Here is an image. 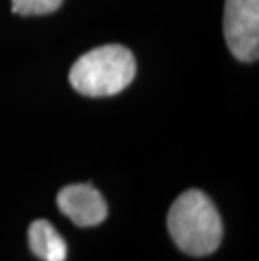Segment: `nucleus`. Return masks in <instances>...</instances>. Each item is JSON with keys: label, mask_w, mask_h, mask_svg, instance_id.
Returning <instances> with one entry per match:
<instances>
[{"label": "nucleus", "mask_w": 259, "mask_h": 261, "mask_svg": "<svg viewBox=\"0 0 259 261\" xmlns=\"http://www.w3.org/2000/svg\"><path fill=\"white\" fill-rule=\"evenodd\" d=\"M175 244L190 256H207L222 241V219L214 202L199 189H189L175 199L167 218Z\"/></svg>", "instance_id": "nucleus-1"}, {"label": "nucleus", "mask_w": 259, "mask_h": 261, "mask_svg": "<svg viewBox=\"0 0 259 261\" xmlns=\"http://www.w3.org/2000/svg\"><path fill=\"white\" fill-rule=\"evenodd\" d=\"M136 63L130 49L120 44L91 49L73 64L69 83L76 91L91 98L113 96L133 81Z\"/></svg>", "instance_id": "nucleus-2"}, {"label": "nucleus", "mask_w": 259, "mask_h": 261, "mask_svg": "<svg viewBox=\"0 0 259 261\" xmlns=\"http://www.w3.org/2000/svg\"><path fill=\"white\" fill-rule=\"evenodd\" d=\"M224 37L234 58L254 63L259 56V0H225Z\"/></svg>", "instance_id": "nucleus-3"}, {"label": "nucleus", "mask_w": 259, "mask_h": 261, "mask_svg": "<svg viewBox=\"0 0 259 261\" xmlns=\"http://www.w3.org/2000/svg\"><path fill=\"white\" fill-rule=\"evenodd\" d=\"M57 205L66 218L79 227L101 224L108 216V205L101 192L91 184H71L57 194Z\"/></svg>", "instance_id": "nucleus-4"}, {"label": "nucleus", "mask_w": 259, "mask_h": 261, "mask_svg": "<svg viewBox=\"0 0 259 261\" xmlns=\"http://www.w3.org/2000/svg\"><path fill=\"white\" fill-rule=\"evenodd\" d=\"M29 248L42 261H66L68 246L49 221L37 219L29 226Z\"/></svg>", "instance_id": "nucleus-5"}, {"label": "nucleus", "mask_w": 259, "mask_h": 261, "mask_svg": "<svg viewBox=\"0 0 259 261\" xmlns=\"http://www.w3.org/2000/svg\"><path fill=\"white\" fill-rule=\"evenodd\" d=\"M63 0H12V10L19 15H46L57 10Z\"/></svg>", "instance_id": "nucleus-6"}]
</instances>
